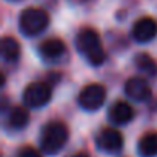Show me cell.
I'll list each match as a JSON object with an SVG mask.
<instances>
[{
    "label": "cell",
    "instance_id": "4",
    "mask_svg": "<svg viewBox=\"0 0 157 157\" xmlns=\"http://www.w3.org/2000/svg\"><path fill=\"white\" fill-rule=\"evenodd\" d=\"M52 97V91H51V86L45 82H33L29 83L23 94H22V99H23V103L29 108H42L45 106L46 103H49Z\"/></svg>",
    "mask_w": 157,
    "mask_h": 157
},
{
    "label": "cell",
    "instance_id": "12",
    "mask_svg": "<svg viewBox=\"0 0 157 157\" xmlns=\"http://www.w3.org/2000/svg\"><path fill=\"white\" fill-rule=\"evenodd\" d=\"M137 151L142 157H155L157 155V131L145 132L139 139Z\"/></svg>",
    "mask_w": 157,
    "mask_h": 157
},
{
    "label": "cell",
    "instance_id": "17",
    "mask_svg": "<svg viewBox=\"0 0 157 157\" xmlns=\"http://www.w3.org/2000/svg\"><path fill=\"white\" fill-rule=\"evenodd\" d=\"M10 2H19V0H10Z\"/></svg>",
    "mask_w": 157,
    "mask_h": 157
},
{
    "label": "cell",
    "instance_id": "6",
    "mask_svg": "<svg viewBox=\"0 0 157 157\" xmlns=\"http://www.w3.org/2000/svg\"><path fill=\"white\" fill-rule=\"evenodd\" d=\"M155 36H157V20L155 19L145 16L134 22L132 29H131V37L137 43H148L154 40Z\"/></svg>",
    "mask_w": 157,
    "mask_h": 157
},
{
    "label": "cell",
    "instance_id": "3",
    "mask_svg": "<svg viewBox=\"0 0 157 157\" xmlns=\"http://www.w3.org/2000/svg\"><path fill=\"white\" fill-rule=\"evenodd\" d=\"M49 25L48 14L40 8H26L19 17V29L26 37H34L46 29Z\"/></svg>",
    "mask_w": 157,
    "mask_h": 157
},
{
    "label": "cell",
    "instance_id": "1",
    "mask_svg": "<svg viewBox=\"0 0 157 157\" xmlns=\"http://www.w3.org/2000/svg\"><path fill=\"white\" fill-rule=\"evenodd\" d=\"M75 48L93 66H99L105 62L106 54L99 33L94 28H82L75 36Z\"/></svg>",
    "mask_w": 157,
    "mask_h": 157
},
{
    "label": "cell",
    "instance_id": "5",
    "mask_svg": "<svg viewBox=\"0 0 157 157\" xmlns=\"http://www.w3.org/2000/svg\"><path fill=\"white\" fill-rule=\"evenodd\" d=\"M105 99H106L105 86L100 83H90L78 94V105L85 111H96L105 103Z\"/></svg>",
    "mask_w": 157,
    "mask_h": 157
},
{
    "label": "cell",
    "instance_id": "16",
    "mask_svg": "<svg viewBox=\"0 0 157 157\" xmlns=\"http://www.w3.org/2000/svg\"><path fill=\"white\" fill-rule=\"evenodd\" d=\"M71 157H91L88 152H85V151H78V152H75V154H72Z\"/></svg>",
    "mask_w": 157,
    "mask_h": 157
},
{
    "label": "cell",
    "instance_id": "13",
    "mask_svg": "<svg viewBox=\"0 0 157 157\" xmlns=\"http://www.w3.org/2000/svg\"><path fill=\"white\" fill-rule=\"evenodd\" d=\"M0 52L5 62H17L20 57V43L14 37L5 36L0 43Z\"/></svg>",
    "mask_w": 157,
    "mask_h": 157
},
{
    "label": "cell",
    "instance_id": "2",
    "mask_svg": "<svg viewBox=\"0 0 157 157\" xmlns=\"http://www.w3.org/2000/svg\"><path fill=\"white\" fill-rule=\"evenodd\" d=\"M69 137V129L63 122H49L43 126L40 134V148L43 152L54 155L66 145Z\"/></svg>",
    "mask_w": 157,
    "mask_h": 157
},
{
    "label": "cell",
    "instance_id": "18",
    "mask_svg": "<svg viewBox=\"0 0 157 157\" xmlns=\"http://www.w3.org/2000/svg\"><path fill=\"white\" fill-rule=\"evenodd\" d=\"M80 2H88V0H80Z\"/></svg>",
    "mask_w": 157,
    "mask_h": 157
},
{
    "label": "cell",
    "instance_id": "8",
    "mask_svg": "<svg viewBox=\"0 0 157 157\" xmlns=\"http://www.w3.org/2000/svg\"><path fill=\"white\" fill-rule=\"evenodd\" d=\"M125 94L131 100L145 102L151 97V86L142 77H129L125 82Z\"/></svg>",
    "mask_w": 157,
    "mask_h": 157
},
{
    "label": "cell",
    "instance_id": "10",
    "mask_svg": "<svg viewBox=\"0 0 157 157\" xmlns=\"http://www.w3.org/2000/svg\"><path fill=\"white\" fill-rule=\"evenodd\" d=\"M65 51H66V46L60 39H48V40L42 42L39 46L40 57L43 60H48V62L60 59L65 54Z\"/></svg>",
    "mask_w": 157,
    "mask_h": 157
},
{
    "label": "cell",
    "instance_id": "11",
    "mask_svg": "<svg viewBox=\"0 0 157 157\" xmlns=\"http://www.w3.org/2000/svg\"><path fill=\"white\" fill-rule=\"evenodd\" d=\"M29 122V113L26 108L23 106H14L10 109L8 113V117H6V126L8 129H13V131H20L23 128H26Z\"/></svg>",
    "mask_w": 157,
    "mask_h": 157
},
{
    "label": "cell",
    "instance_id": "7",
    "mask_svg": "<svg viewBox=\"0 0 157 157\" xmlns=\"http://www.w3.org/2000/svg\"><path fill=\"white\" fill-rule=\"evenodd\" d=\"M96 145L100 151L114 154L123 148V136L114 128H103L96 137Z\"/></svg>",
    "mask_w": 157,
    "mask_h": 157
},
{
    "label": "cell",
    "instance_id": "15",
    "mask_svg": "<svg viewBox=\"0 0 157 157\" xmlns=\"http://www.w3.org/2000/svg\"><path fill=\"white\" fill-rule=\"evenodd\" d=\"M16 157H42V154L33 146H22L17 151Z\"/></svg>",
    "mask_w": 157,
    "mask_h": 157
},
{
    "label": "cell",
    "instance_id": "9",
    "mask_svg": "<svg viewBox=\"0 0 157 157\" xmlns=\"http://www.w3.org/2000/svg\"><path fill=\"white\" fill-rule=\"evenodd\" d=\"M108 119L114 125H126L134 119V109L132 106L125 100H117L109 106Z\"/></svg>",
    "mask_w": 157,
    "mask_h": 157
},
{
    "label": "cell",
    "instance_id": "14",
    "mask_svg": "<svg viewBox=\"0 0 157 157\" xmlns=\"http://www.w3.org/2000/svg\"><path fill=\"white\" fill-rule=\"evenodd\" d=\"M134 63H136V66H137L142 72H145V74H148V75H151V77H157V62H155L149 54H146V52H139V54L134 57Z\"/></svg>",
    "mask_w": 157,
    "mask_h": 157
}]
</instances>
